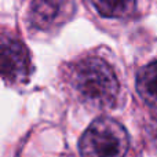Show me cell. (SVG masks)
Wrapping results in <instances>:
<instances>
[{
	"label": "cell",
	"mask_w": 157,
	"mask_h": 157,
	"mask_svg": "<svg viewBox=\"0 0 157 157\" xmlns=\"http://www.w3.org/2000/svg\"><path fill=\"white\" fill-rule=\"evenodd\" d=\"M66 80L78 102L94 110H108L116 106L120 83L106 61L88 57L69 66Z\"/></svg>",
	"instance_id": "cell-1"
},
{
	"label": "cell",
	"mask_w": 157,
	"mask_h": 157,
	"mask_svg": "<svg viewBox=\"0 0 157 157\" xmlns=\"http://www.w3.org/2000/svg\"><path fill=\"white\" fill-rule=\"evenodd\" d=\"M77 147L81 157H128L131 138L120 121L102 116L86 128Z\"/></svg>",
	"instance_id": "cell-2"
},
{
	"label": "cell",
	"mask_w": 157,
	"mask_h": 157,
	"mask_svg": "<svg viewBox=\"0 0 157 157\" xmlns=\"http://www.w3.org/2000/svg\"><path fill=\"white\" fill-rule=\"evenodd\" d=\"M32 71L28 48L18 39H0V76L13 83H24Z\"/></svg>",
	"instance_id": "cell-3"
},
{
	"label": "cell",
	"mask_w": 157,
	"mask_h": 157,
	"mask_svg": "<svg viewBox=\"0 0 157 157\" xmlns=\"http://www.w3.org/2000/svg\"><path fill=\"white\" fill-rule=\"evenodd\" d=\"M75 13L72 0H33L30 22L40 30H48L68 21Z\"/></svg>",
	"instance_id": "cell-4"
},
{
	"label": "cell",
	"mask_w": 157,
	"mask_h": 157,
	"mask_svg": "<svg viewBox=\"0 0 157 157\" xmlns=\"http://www.w3.org/2000/svg\"><path fill=\"white\" fill-rule=\"evenodd\" d=\"M135 87L142 101L146 105L157 109V61L138 72Z\"/></svg>",
	"instance_id": "cell-5"
},
{
	"label": "cell",
	"mask_w": 157,
	"mask_h": 157,
	"mask_svg": "<svg viewBox=\"0 0 157 157\" xmlns=\"http://www.w3.org/2000/svg\"><path fill=\"white\" fill-rule=\"evenodd\" d=\"M97 11L105 18H124L136 6V0H91Z\"/></svg>",
	"instance_id": "cell-6"
}]
</instances>
